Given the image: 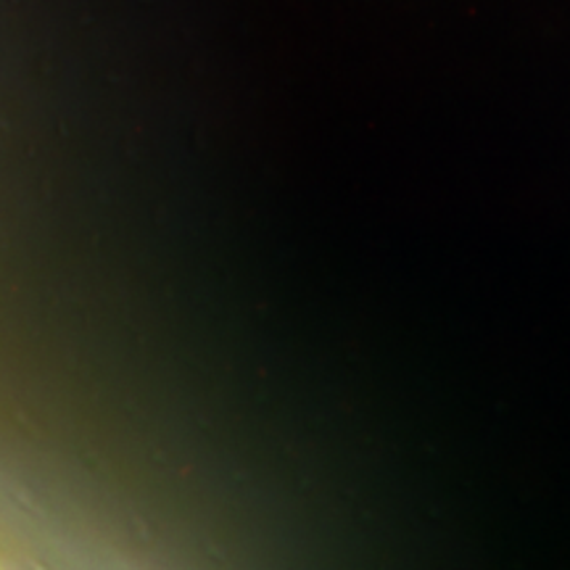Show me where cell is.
I'll list each match as a JSON object with an SVG mask.
<instances>
[]
</instances>
